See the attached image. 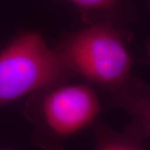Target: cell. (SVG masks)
I'll list each match as a JSON object with an SVG mask.
<instances>
[{
    "mask_svg": "<svg viewBox=\"0 0 150 150\" xmlns=\"http://www.w3.org/2000/svg\"><path fill=\"white\" fill-rule=\"evenodd\" d=\"M28 106L33 142L43 150H64L68 138L94 122L101 112L95 92L83 84L53 86Z\"/></svg>",
    "mask_w": 150,
    "mask_h": 150,
    "instance_id": "cell-1",
    "label": "cell"
},
{
    "mask_svg": "<svg viewBox=\"0 0 150 150\" xmlns=\"http://www.w3.org/2000/svg\"><path fill=\"white\" fill-rule=\"evenodd\" d=\"M70 72L98 85L123 89L133 60L120 33L108 23H99L69 37L57 50Z\"/></svg>",
    "mask_w": 150,
    "mask_h": 150,
    "instance_id": "cell-2",
    "label": "cell"
},
{
    "mask_svg": "<svg viewBox=\"0 0 150 150\" xmlns=\"http://www.w3.org/2000/svg\"><path fill=\"white\" fill-rule=\"evenodd\" d=\"M70 74L41 34H22L0 53V106L58 85Z\"/></svg>",
    "mask_w": 150,
    "mask_h": 150,
    "instance_id": "cell-3",
    "label": "cell"
},
{
    "mask_svg": "<svg viewBox=\"0 0 150 150\" xmlns=\"http://www.w3.org/2000/svg\"><path fill=\"white\" fill-rule=\"evenodd\" d=\"M148 136V132L134 123L122 134L98 124L95 127L94 150H146L142 141Z\"/></svg>",
    "mask_w": 150,
    "mask_h": 150,
    "instance_id": "cell-4",
    "label": "cell"
},
{
    "mask_svg": "<svg viewBox=\"0 0 150 150\" xmlns=\"http://www.w3.org/2000/svg\"><path fill=\"white\" fill-rule=\"evenodd\" d=\"M83 11H100L112 8L117 0H69Z\"/></svg>",
    "mask_w": 150,
    "mask_h": 150,
    "instance_id": "cell-5",
    "label": "cell"
}]
</instances>
